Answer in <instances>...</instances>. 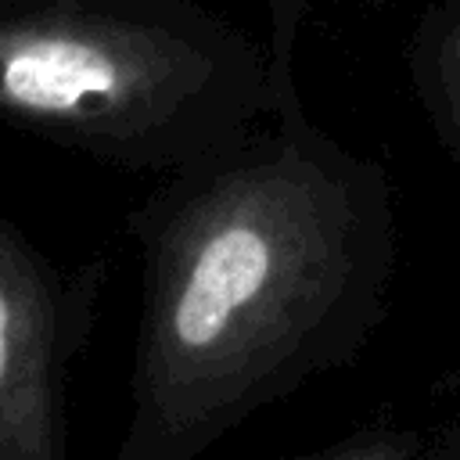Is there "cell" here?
<instances>
[{
    "instance_id": "obj_1",
    "label": "cell",
    "mask_w": 460,
    "mask_h": 460,
    "mask_svg": "<svg viewBox=\"0 0 460 460\" xmlns=\"http://www.w3.org/2000/svg\"><path fill=\"white\" fill-rule=\"evenodd\" d=\"M237 144L169 172L133 212L144 309L115 460H201L377 334L399 266L381 162L309 119L298 58Z\"/></svg>"
},
{
    "instance_id": "obj_2",
    "label": "cell",
    "mask_w": 460,
    "mask_h": 460,
    "mask_svg": "<svg viewBox=\"0 0 460 460\" xmlns=\"http://www.w3.org/2000/svg\"><path fill=\"white\" fill-rule=\"evenodd\" d=\"M273 97L266 36L205 0H0V119L108 165L187 169Z\"/></svg>"
},
{
    "instance_id": "obj_3",
    "label": "cell",
    "mask_w": 460,
    "mask_h": 460,
    "mask_svg": "<svg viewBox=\"0 0 460 460\" xmlns=\"http://www.w3.org/2000/svg\"><path fill=\"white\" fill-rule=\"evenodd\" d=\"M101 284L104 262L61 270L0 216V435L29 460H58L61 377Z\"/></svg>"
},
{
    "instance_id": "obj_4",
    "label": "cell",
    "mask_w": 460,
    "mask_h": 460,
    "mask_svg": "<svg viewBox=\"0 0 460 460\" xmlns=\"http://www.w3.org/2000/svg\"><path fill=\"white\" fill-rule=\"evenodd\" d=\"M406 75L413 101L460 172V0H428L406 43Z\"/></svg>"
},
{
    "instance_id": "obj_5",
    "label": "cell",
    "mask_w": 460,
    "mask_h": 460,
    "mask_svg": "<svg viewBox=\"0 0 460 460\" xmlns=\"http://www.w3.org/2000/svg\"><path fill=\"white\" fill-rule=\"evenodd\" d=\"M420 456H424V431L402 424H370L298 460H420Z\"/></svg>"
},
{
    "instance_id": "obj_6",
    "label": "cell",
    "mask_w": 460,
    "mask_h": 460,
    "mask_svg": "<svg viewBox=\"0 0 460 460\" xmlns=\"http://www.w3.org/2000/svg\"><path fill=\"white\" fill-rule=\"evenodd\" d=\"M266 4V50L270 58H298V40L305 25V0H262Z\"/></svg>"
},
{
    "instance_id": "obj_7",
    "label": "cell",
    "mask_w": 460,
    "mask_h": 460,
    "mask_svg": "<svg viewBox=\"0 0 460 460\" xmlns=\"http://www.w3.org/2000/svg\"><path fill=\"white\" fill-rule=\"evenodd\" d=\"M420 460H460V402L431 431H424Z\"/></svg>"
},
{
    "instance_id": "obj_8",
    "label": "cell",
    "mask_w": 460,
    "mask_h": 460,
    "mask_svg": "<svg viewBox=\"0 0 460 460\" xmlns=\"http://www.w3.org/2000/svg\"><path fill=\"white\" fill-rule=\"evenodd\" d=\"M352 4H359V7H388L392 0H352Z\"/></svg>"
}]
</instances>
